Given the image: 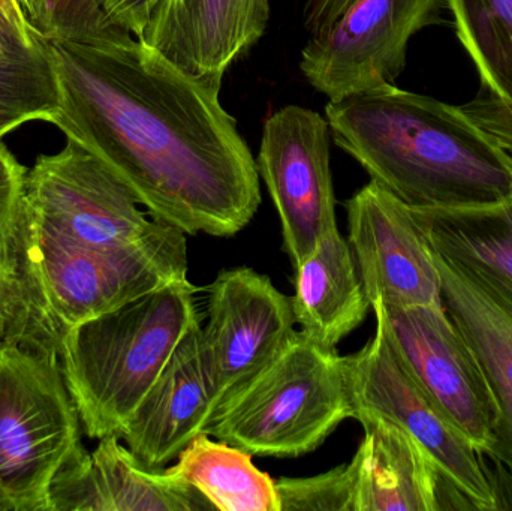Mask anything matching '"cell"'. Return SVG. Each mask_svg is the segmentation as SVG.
<instances>
[{"mask_svg": "<svg viewBox=\"0 0 512 511\" xmlns=\"http://www.w3.org/2000/svg\"><path fill=\"white\" fill-rule=\"evenodd\" d=\"M47 42L60 90L51 125L95 155L152 219L186 236L248 227L261 204L258 165L221 89L134 36Z\"/></svg>", "mask_w": 512, "mask_h": 511, "instance_id": "1", "label": "cell"}, {"mask_svg": "<svg viewBox=\"0 0 512 511\" xmlns=\"http://www.w3.org/2000/svg\"><path fill=\"white\" fill-rule=\"evenodd\" d=\"M325 119L370 180L414 209L512 194L507 150L453 105L385 84L328 101Z\"/></svg>", "mask_w": 512, "mask_h": 511, "instance_id": "2", "label": "cell"}, {"mask_svg": "<svg viewBox=\"0 0 512 511\" xmlns=\"http://www.w3.org/2000/svg\"><path fill=\"white\" fill-rule=\"evenodd\" d=\"M195 285L176 282L65 333L60 363L93 440L122 437L171 354L200 320Z\"/></svg>", "mask_w": 512, "mask_h": 511, "instance_id": "3", "label": "cell"}, {"mask_svg": "<svg viewBox=\"0 0 512 511\" xmlns=\"http://www.w3.org/2000/svg\"><path fill=\"white\" fill-rule=\"evenodd\" d=\"M354 419L343 357L294 332L288 344L213 413L207 435L259 458L315 452Z\"/></svg>", "mask_w": 512, "mask_h": 511, "instance_id": "4", "label": "cell"}, {"mask_svg": "<svg viewBox=\"0 0 512 511\" xmlns=\"http://www.w3.org/2000/svg\"><path fill=\"white\" fill-rule=\"evenodd\" d=\"M15 242L39 305L63 336L159 288L189 281L186 234L162 222L131 245L89 248L48 233L23 207Z\"/></svg>", "mask_w": 512, "mask_h": 511, "instance_id": "5", "label": "cell"}, {"mask_svg": "<svg viewBox=\"0 0 512 511\" xmlns=\"http://www.w3.org/2000/svg\"><path fill=\"white\" fill-rule=\"evenodd\" d=\"M57 353L0 342V511H51V486L83 452Z\"/></svg>", "mask_w": 512, "mask_h": 511, "instance_id": "6", "label": "cell"}, {"mask_svg": "<svg viewBox=\"0 0 512 511\" xmlns=\"http://www.w3.org/2000/svg\"><path fill=\"white\" fill-rule=\"evenodd\" d=\"M376 329L357 353L343 357L354 419L379 416L409 432L435 459L465 509H502L498 483L459 426L421 384L388 335L379 311Z\"/></svg>", "mask_w": 512, "mask_h": 511, "instance_id": "7", "label": "cell"}, {"mask_svg": "<svg viewBox=\"0 0 512 511\" xmlns=\"http://www.w3.org/2000/svg\"><path fill=\"white\" fill-rule=\"evenodd\" d=\"M444 8L447 0H351L304 45L301 74L330 101L394 84L412 36L444 23Z\"/></svg>", "mask_w": 512, "mask_h": 511, "instance_id": "8", "label": "cell"}, {"mask_svg": "<svg viewBox=\"0 0 512 511\" xmlns=\"http://www.w3.org/2000/svg\"><path fill=\"white\" fill-rule=\"evenodd\" d=\"M24 207L48 233L89 248H117L155 228L129 189L77 141L27 168Z\"/></svg>", "mask_w": 512, "mask_h": 511, "instance_id": "9", "label": "cell"}, {"mask_svg": "<svg viewBox=\"0 0 512 511\" xmlns=\"http://www.w3.org/2000/svg\"><path fill=\"white\" fill-rule=\"evenodd\" d=\"M330 137L327 119L300 105L280 108L262 128L256 165L279 215L283 251L294 267L337 228Z\"/></svg>", "mask_w": 512, "mask_h": 511, "instance_id": "10", "label": "cell"}, {"mask_svg": "<svg viewBox=\"0 0 512 511\" xmlns=\"http://www.w3.org/2000/svg\"><path fill=\"white\" fill-rule=\"evenodd\" d=\"M372 309L382 315L391 341L421 384L472 446L489 456L498 425L495 398L474 351L444 303L393 308L376 300Z\"/></svg>", "mask_w": 512, "mask_h": 511, "instance_id": "11", "label": "cell"}, {"mask_svg": "<svg viewBox=\"0 0 512 511\" xmlns=\"http://www.w3.org/2000/svg\"><path fill=\"white\" fill-rule=\"evenodd\" d=\"M289 297L251 267L222 270L207 294L201 347L216 408L271 362L294 335Z\"/></svg>", "mask_w": 512, "mask_h": 511, "instance_id": "12", "label": "cell"}, {"mask_svg": "<svg viewBox=\"0 0 512 511\" xmlns=\"http://www.w3.org/2000/svg\"><path fill=\"white\" fill-rule=\"evenodd\" d=\"M348 243L370 305H441V276L411 206L370 180L345 203Z\"/></svg>", "mask_w": 512, "mask_h": 511, "instance_id": "13", "label": "cell"}, {"mask_svg": "<svg viewBox=\"0 0 512 511\" xmlns=\"http://www.w3.org/2000/svg\"><path fill=\"white\" fill-rule=\"evenodd\" d=\"M432 254L444 308L474 351L495 398L498 425L489 458L512 486V281L433 248Z\"/></svg>", "mask_w": 512, "mask_h": 511, "instance_id": "14", "label": "cell"}, {"mask_svg": "<svg viewBox=\"0 0 512 511\" xmlns=\"http://www.w3.org/2000/svg\"><path fill=\"white\" fill-rule=\"evenodd\" d=\"M268 20V0H158L137 39L221 89L228 66L262 38Z\"/></svg>", "mask_w": 512, "mask_h": 511, "instance_id": "15", "label": "cell"}, {"mask_svg": "<svg viewBox=\"0 0 512 511\" xmlns=\"http://www.w3.org/2000/svg\"><path fill=\"white\" fill-rule=\"evenodd\" d=\"M197 320L132 414L120 440L149 468L162 470L200 435L215 413Z\"/></svg>", "mask_w": 512, "mask_h": 511, "instance_id": "16", "label": "cell"}, {"mask_svg": "<svg viewBox=\"0 0 512 511\" xmlns=\"http://www.w3.org/2000/svg\"><path fill=\"white\" fill-rule=\"evenodd\" d=\"M50 498L51 511L215 510L188 483L144 467L116 435L63 465Z\"/></svg>", "mask_w": 512, "mask_h": 511, "instance_id": "17", "label": "cell"}, {"mask_svg": "<svg viewBox=\"0 0 512 511\" xmlns=\"http://www.w3.org/2000/svg\"><path fill=\"white\" fill-rule=\"evenodd\" d=\"M364 437L351 461L354 511H441L460 498L435 459L402 426L379 416H360Z\"/></svg>", "mask_w": 512, "mask_h": 511, "instance_id": "18", "label": "cell"}, {"mask_svg": "<svg viewBox=\"0 0 512 511\" xmlns=\"http://www.w3.org/2000/svg\"><path fill=\"white\" fill-rule=\"evenodd\" d=\"M294 288L295 324L325 348H336L372 309L351 246L339 228L295 267Z\"/></svg>", "mask_w": 512, "mask_h": 511, "instance_id": "19", "label": "cell"}, {"mask_svg": "<svg viewBox=\"0 0 512 511\" xmlns=\"http://www.w3.org/2000/svg\"><path fill=\"white\" fill-rule=\"evenodd\" d=\"M165 471L191 485L215 510L280 511L276 482L252 464L249 453L210 435L195 438Z\"/></svg>", "mask_w": 512, "mask_h": 511, "instance_id": "20", "label": "cell"}, {"mask_svg": "<svg viewBox=\"0 0 512 511\" xmlns=\"http://www.w3.org/2000/svg\"><path fill=\"white\" fill-rule=\"evenodd\" d=\"M412 210L439 254L512 281V194L493 203Z\"/></svg>", "mask_w": 512, "mask_h": 511, "instance_id": "21", "label": "cell"}, {"mask_svg": "<svg viewBox=\"0 0 512 511\" xmlns=\"http://www.w3.org/2000/svg\"><path fill=\"white\" fill-rule=\"evenodd\" d=\"M447 8L489 95L512 102V0H447Z\"/></svg>", "mask_w": 512, "mask_h": 511, "instance_id": "22", "label": "cell"}, {"mask_svg": "<svg viewBox=\"0 0 512 511\" xmlns=\"http://www.w3.org/2000/svg\"><path fill=\"white\" fill-rule=\"evenodd\" d=\"M60 90L47 39L0 54V140L35 120L51 123Z\"/></svg>", "mask_w": 512, "mask_h": 511, "instance_id": "23", "label": "cell"}, {"mask_svg": "<svg viewBox=\"0 0 512 511\" xmlns=\"http://www.w3.org/2000/svg\"><path fill=\"white\" fill-rule=\"evenodd\" d=\"M62 339L33 293L14 233L0 246V342L60 356Z\"/></svg>", "mask_w": 512, "mask_h": 511, "instance_id": "24", "label": "cell"}, {"mask_svg": "<svg viewBox=\"0 0 512 511\" xmlns=\"http://www.w3.org/2000/svg\"><path fill=\"white\" fill-rule=\"evenodd\" d=\"M351 462L312 477L276 480L280 511H354Z\"/></svg>", "mask_w": 512, "mask_h": 511, "instance_id": "25", "label": "cell"}, {"mask_svg": "<svg viewBox=\"0 0 512 511\" xmlns=\"http://www.w3.org/2000/svg\"><path fill=\"white\" fill-rule=\"evenodd\" d=\"M123 30L105 17L98 0H51V35L48 39L99 42L120 38Z\"/></svg>", "mask_w": 512, "mask_h": 511, "instance_id": "26", "label": "cell"}, {"mask_svg": "<svg viewBox=\"0 0 512 511\" xmlns=\"http://www.w3.org/2000/svg\"><path fill=\"white\" fill-rule=\"evenodd\" d=\"M27 168L0 140V246L17 230L24 207Z\"/></svg>", "mask_w": 512, "mask_h": 511, "instance_id": "27", "label": "cell"}, {"mask_svg": "<svg viewBox=\"0 0 512 511\" xmlns=\"http://www.w3.org/2000/svg\"><path fill=\"white\" fill-rule=\"evenodd\" d=\"M457 108L499 147L512 152V102L489 96L474 99Z\"/></svg>", "mask_w": 512, "mask_h": 511, "instance_id": "28", "label": "cell"}, {"mask_svg": "<svg viewBox=\"0 0 512 511\" xmlns=\"http://www.w3.org/2000/svg\"><path fill=\"white\" fill-rule=\"evenodd\" d=\"M98 2L111 24L126 30L135 38H140L158 0H98Z\"/></svg>", "mask_w": 512, "mask_h": 511, "instance_id": "29", "label": "cell"}, {"mask_svg": "<svg viewBox=\"0 0 512 511\" xmlns=\"http://www.w3.org/2000/svg\"><path fill=\"white\" fill-rule=\"evenodd\" d=\"M41 36L30 26L15 0H0V38L9 50L32 47Z\"/></svg>", "mask_w": 512, "mask_h": 511, "instance_id": "30", "label": "cell"}, {"mask_svg": "<svg viewBox=\"0 0 512 511\" xmlns=\"http://www.w3.org/2000/svg\"><path fill=\"white\" fill-rule=\"evenodd\" d=\"M351 0H307L304 6V29L309 33L321 32L330 26Z\"/></svg>", "mask_w": 512, "mask_h": 511, "instance_id": "31", "label": "cell"}, {"mask_svg": "<svg viewBox=\"0 0 512 511\" xmlns=\"http://www.w3.org/2000/svg\"><path fill=\"white\" fill-rule=\"evenodd\" d=\"M30 26L44 36L51 35V0H15Z\"/></svg>", "mask_w": 512, "mask_h": 511, "instance_id": "32", "label": "cell"}, {"mask_svg": "<svg viewBox=\"0 0 512 511\" xmlns=\"http://www.w3.org/2000/svg\"><path fill=\"white\" fill-rule=\"evenodd\" d=\"M14 50H15V48H14ZM8 51H12V50H9V48L6 47L5 42L2 41V38H0V54L8 53Z\"/></svg>", "mask_w": 512, "mask_h": 511, "instance_id": "33", "label": "cell"}, {"mask_svg": "<svg viewBox=\"0 0 512 511\" xmlns=\"http://www.w3.org/2000/svg\"><path fill=\"white\" fill-rule=\"evenodd\" d=\"M507 153H508V162H510V165L512 168V152H507Z\"/></svg>", "mask_w": 512, "mask_h": 511, "instance_id": "34", "label": "cell"}]
</instances>
